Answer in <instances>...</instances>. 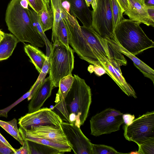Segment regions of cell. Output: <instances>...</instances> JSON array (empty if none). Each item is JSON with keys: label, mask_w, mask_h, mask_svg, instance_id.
<instances>
[{"label": "cell", "mask_w": 154, "mask_h": 154, "mask_svg": "<svg viewBox=\"0 0 154 154\" xmlns=\"http://www.w3.org/2000/svg\"><path fill=\"white\" fill-rule=\"evenodd\" d=\"M72 86L64 99L56 98L53 111L62 121L73 123L80 127L88 117L91 103L90 87L85 80L74 75Z\"/></svg>", "instance_id": "obj_1"}, {"label": "cell", "mask_w": 154, "mask_h": 154, "mask_svg": "<svg viewBox=\"0 0 154 154\" xmlns=\"http://www.w3.org/2000/svg\"><path fill=\"white\" fill-rule=\"evenodd\" d=\"M80 27L81 31L75 35L73 42L80 58L93 65L99 60L110 59L119 62L121 65H127V60L123 54L92 27Z\"/></svg>", "instance_id": "obj_2"}, {"label": "cell", "mask_w": 154, "mask_h": 154, "mask_svg": "<svg viewBox=\"0 0 154 154\" xmlns=\"http://www.w3.org/2000/svg\"><path fill=\"white\" fill-rule=\"evenodd\" d=\"M21 0H11L6 9L5 21L9 30L19 42H28L37 48L45 44L31 20L29 9L21 5Z\"/></svg>", "instance_id": "obj_3"}, {"label": "cell", "mask_w": 154, "mask_h": 154, "mask_svg": "<svg viewBox=\"0 0 154 154\" xmlns=\"http://www.w3.org/2000/svg\"><path fill=\"white\" fill-rule=\"evenodd\" d=\"M140 24L124 18L114 28L110 37L135 56L153 48L154 42L145 34L140 26Z\"/></svg>", "instance_id": "obj_4"}, {"label": "cell", "mask_w": 154, "mask_h": 154, "mask_svg": "<svg viewBox=\"0 0 154 154\" xmlns=\"http://www.w3.org/2000/svg\"><path fill=\"white\" fill-rule=\"evenodd\" d=\"M73 49L61 45L52 44L49 60V76L54 88L59 87L60 80L72 74L74 69V57Z\"/></svg>", "instance_id": "obj_5"}, {"label": "cell", "mask_w": 154, "mask_h": 154, "mask_svg": "<svg viewBox=\"0 0 154 154\" xmlns=\"http://www.w3.org/2000/svg\"><path fill=\"white\" fill-rule=\"evenodd\" d=\"M123 114L119 110L110 108L97 113L90 121L91 134L97 137L119 130L124 123Z\"/></svg>", "instance_id": "obj_6"}, {"label": "cell", "mask_w": 154, "mask_h": 154, "mask_svg": "<svg viewBox=\"0 0 154 154\" xmlns=\"http://www.w3.org/2000/svg\"><path fill=\"white\" fill-rule=\"evenodd\" d=\"M124 130L125 138L138 146L144 141L154 137V111L139 116L129 125H125Z\"/></svg>", "instance_id": "obj_7"}, {"label": "cell", "mask_w": 154, "mask_h": 154, "mask_svg": "<svg viewBox=\"0 0 154 154\" xmlns=\"http://www.w3.org/2000/svg\"><path fill=\"white\" fill-rule=\"evenodd\" d=\"M92 27L102 37L109 38L114 29L110 0H96L92 11Z\"/></svg>", "instance_id": "obj_8"}, {"label": "cell", "mask_w": 154, "mask_h": 154, "mask_svg": "<svg viewBox=\"0 0 154 154\" xmlns=\"http://www.w3.org/2000/svg\"><path fill=\"white\" fill-rule=\"evenodd\" d=\"M68 144L76 154H91L92 143L79 127L73 123L62 121L61 124Z\"/></svg>", "instance_id": "obj_9"}, {"label": "cell", "mask_w": 154, "mask_h": 154, "mask_svg": "<svg viewBox=\"0 0 154 154\" xmlns=\"http://www.w3.org/2000/svg\"><path fill=\"white\" fill-rule=\"evenodd\" d=\"M62 121L60 116L54 111L47 107L28 113L18 119L20 126L27 129L31 127L40 125H61Z\"/></svg>", "instance_id": "obj_10"}, {"label": "cell", "mask_w": 154, "mask_h": 154, "mask_svg": "<svg viewBox=\"0 0 154 154\" xmlns=\"http://www.w3.org/2000/svg\"><path fill=\"white\" fill-rule=\"evenodd\" d=\"M18 129L21 136H26L40 138L61 144L69 145L61 125L31 127L27 129L20 126Z\"/></svg>", "instance_id": "obj_11"}, {"label": "cell", "mask_w": 154, "mask_h": 154, "mask_svg": "<svg viewBox=\"0 0 154 154\" xmlns=\"http://www.w3.org/2000/svg\"><path fill=\"white\" fill-rule=\"evenodd\" d=\"M94 65H99L116 83L122 90L128 96L137 98L135 91L131 85L126 82L123 76L121 69V64L113 59L99 60Z\"/></svg>", "instance_id": "obj_12"}, {"label": "cell", "mask_w": 154, "mask_h": 154, "mask_svg": "<svg viewBox=\"0 0 154 154\" xmlns=\"http://www.w3.org/2000/svg\"><path fill=\"white\" fill-rule=\"evenodd\" d=\"M54 88L49 76L43 80L33 94L28 105V113L33 112L40 109L45 101L51 95Z\"/></svg>", "instance_id": "obj_13"}, {"label": "cell", "mask_w": 154, "mask_h": 154, "mask_svg": "<svg viewBox=\"0 0 154 154\" xmlns=\"http://www.w3.org/2000/svg\"><path fill=\"white\" fill-rule=\"evenodd\" d=\"M63 1L69 3L70 14L78 19L83 26L92 27V11L87 6L85 0H61Z\"/></svg>", "instance_id": "obj_14"}, {"label": "cell", "mask_w": 154, "mask_h": 154, "mask_svg": "<svg viewBox=\"0 0 154 154\" xmlns=\"http://www.w3.org/2000/svg\"><path fill=\"white\" fill-rule=\"evenodd\" d=\"M130 9L124 13L132 20L143 23L148 26H154L150 20L147 10L142 0H128Z\"/></svg>", "instance_id": "obj_15"}, {"label": "cell", "mask_w": 154, "mask_h": 154, "mask_svg": "<svg viewBox=\"0 0 154 154\" xmlns=\"http://www.w3.org/2000/svg\"><path fill=\"white\" fill-rule=\"evenodd\" d=\"M117 50L131 59L134 65L146 76L154 82V71L149 66L134 55L117 43L112 38H105Z\"/></svg>", "instance_id": "obj_16"}, {"label": "cell", "mask_w": 154, "mask_h": 154, "mask_svg": "<svg viewBox=\"0 0 154 154\" xmlns=\"http://www.w3.org/2000/svg\"><path fill=\"white\" fill-rule=\"evenodd\" d=\"M18 42L13 35L4 33L0 41V61L6 60L11 55Z\"/></svg>", "instance_id": "obj_17"}, {"label": "cell", "mask_w": 154, "mask_h": 154, "mask_svg": "<svg viewBox=\"0 0 154 154\" xmlns=\"http://www.w3.org/2000/svg\"><path fill=\"white\" fill-rule=\"evenodd\" d=\"M54 15V23L52 28L51 41L54 45H59L57 32L59 24L63 15L61 0H50Z\"/></svg>", "instance_id": "obj_18"}, {"label": "cell", "mask_w": 154, "mask_h": 154, "mask_svg": "<svg viewBox=\"0 0 154 154\" xmlns=\"http://www.w3.org/2000/svg\"><path fill=\"white\" fill-rule=\"evenodd\" d=\"M24 50L36 69L40 73L46 58V55L38 48L30 44L25 46Z\"/></svg>", "instance_id": "obj_19"}, {"label": "cell", "mask_w": 154, "mask_h": 154, "mask_svg": "<svg viewBox=\"0 0 154 154\" xmlns=\"http://www.w3.org/2000/svg\"><path fill=\"white\" fill-rule=\"evenodd\" d=\"M29 11L33 25L46 45V56L49 57L51 51L52 43L49 40L45 35L39 20L38 16L37 13L32 9H29Z\"/></svg>", "instance_id": "obj_20"}, {"label": "cell", "mask_w": 154, "mask_h": 154, "mask_svg": "<svg viewBox=\"0 0 154 154\" xmlns=\"http://www.w3.org/2000/svg\"><path fill=\"white\" fill-rule=\"evenodd\" d=\"M38 16L44 32L52 29L54 23V15L51 5L46 3L44 8Z\"/></svg>", "instance_id": "obj_21"}, {"label": "cell", "mask_w": 154, "mask_h": 154, "mask_svg": "<svg viewBox=\"0 0 154 154\" xmlns=\"http://www.w3.org/2000/svg\"><path fill=\"white\" fill-rule=\"evenodd\" d=\"M21 137L23 140L26 139L48 146L55 149L63 153L65 152H70L72 150L69 145L61 144L40 138L26 136H21Z\"/></svg>", "instance_id": "obj_22"}, {"label": "cell", "mask_w": 154, "mask_h": 154, "mask_svg": "<svg viewBox=\"0 0 154 154\" xmlns=\"http://www.w3.org/2000/svg\"><path fill=\"white\" fill-rule=\"evenodd\" d=\"M30 154H63L51 147L27 140Z\"/></svg>", "instance_id": "obj_23"}, {"label": "cell", "mask_w": 154, "mask_h": 154, "mask_svg": "<svg viewBox=\"0 0 154 154\" xmlns=\"http://www.w3.org/2000/svg\"><path fill=\"white\" fill-rule=\"evenodd\" d=\"M0 126L12 136L20 143L23 145V140L21 137L18 128L17 120L15 118L8 122L0 120Z\"/></svg>", "instance_id": "obj_24"}, {"label": "cell", "mask_w": 154, "mask_h": 154, "mask_svg": "<svg viewBox=\"0 0 154 154\" xmlns=\"http://www.w3.org/2000/svg\"><path fill=\"white\" fill-rule=\"evenodd\" d=\"M74 80V76L72 74L65 76L60 81L59 89L56 96L64 99L69 90Z\"/></svg>", "instance_id": "obj_25"}, {"label": "cell", "mask_w": 154, "mask_h": 154, "mask_svg": "<svg viewBox=\"0 0 154 154\" xmlns=\"http://www.w3.org/2000/svg\"><path fill=\"white\" fill-rule=\"evenodd\" d=\"M57 36L59 45H63L69 48L70 47L69 45L68 34L63 17L59 23Z\"/></svg>", "instance_id": "obj_26"}, {"label": "cell", "mask_w": 154, "mask_h": 154, "mask_svg": "<svg viewBox=\"0 0 154 154\" xmlns=\"http://www.w3.org/2000/svg\"><path fill=\"white\" fill-rule=\"evenodd\" d=\"M114 28L124 18V11L117 0H110Z\"/></svg>", "instance_id": "obj_27"}, {"label": "cell", "mask_w": 154, "mask_h": 154, "mask_svg": "<svg viewBox=\"0 0 154 154\" xmlns=\"http://www.w3.org/2000/svg\"><path fill=\"white\" fill-rule=\"evenodd\" d=\"M91 154H122L117 152L113 148L103 144L92 143Z\"/></svg>", "instance_id": "obj_28"}, {"label": "cell", "mask_w": 154, "mask_h": 154, "mask_svg": "<svg viewBox=\"0 0 154 154\" xmlns=\"http://www.w3.org/2000/svg\"><path fill=\"white\" fill-rule=\"evenodd\" d=\"M138 146V154H154V137L144 141Z\"/></svg>", "instance_id": "obj_29"}, {"label": "cell", "mask_w": 154, "mask_h": 154, "mask_svg": "<svg viewBox=\"0 0 154 154\" xmlns=\"http://www.w3.org/2000/svg\"><path fill=\"white\" fill-rule=\"evenodd\" d=\"M32 93V89L31 88L29 91L25 93L12 104L5 108L0 110V116L4 117L7 118L8 117V112L18 103L27 98Z\"/></svg>", "instance_id": "obj_30"}, {"label": "cell", "mask_w": 154, "mask_h": 154, "mask_svg": "<svg viewBox=\"0 0 154 154\" xmlns=\"http://www.w3.org/2000/svg\"><path fill=\"white\" fill-rule=\"evenodd\" d=\"M29 5L39 15L43 10L46 3L44 0H27Z\"/></svg>", "instance_id": "obj_31"}, {"label": "cell", "mask_w": 154, "mask_h": 154, "mask_svg": "<svg viewBox=\"0 0 154 154\" xmlns=\"http://www.w3.org/2000/svg\"><path fill=\"white\" fill-rule=\"evenodd\" d=\"M88 69L90 73H92L94 72L97 75L99 76L106 73L105 70L103 68L98 65H90L88 67Z\"/></svg>", "instance_id": "obj_32"}, {"label": "cell", "mask_w": 154, "mask_h": 154, "mask_svg": "<svg viewBox=\"0 0 154 154\" xmlns=\"http://www.w3.org/2000/svg\"><path fill=\"white\" fill-rule=\"evenodd\" d=\"M22 146L17 149H15L14 154H30L27 140L24 139Z\"/></svg>", "instance_id": "obj_33"}, {"label": "cell", "mask_w": 154, "mask_h": 154, "mask_svg": "<svg viewBox=\"0 0 154 154\" xmlns=\"http://www.w3.org/2000/svg\"><path fill=\"white\" fill-rule=\"evenodd\" d=\"M50 68V63L49 57L46 56V60L39 75L45 78L47 74L49 72Z\"/></svg>", "instance_id": "obj_34"}, {"label": "cell", "mask_w": 154, "mask_h": 154, "mask_svg": "<svg viewBox=\"0 0 154 154\" xmlns=\"http://www.w3.org/2000/svg\"><path fill=\"white\" fill-rule=\"evenodd\" d=\"M14 152L0 140V154H13Z\"/></svg>", "instance_id": "obj_35"}, {"label": "cell", "mask_w": 154, "mask_h": 154, "mask_svg": "<svg viewBox=\"0 0 154 154\" xmlns=\"http://www.w3.org/2000/svg\"><path fill=\"white\" fill-rule=\"evenodd\" d=\"M122 118L125 125H128L131 123L135 119V116L131 114H123Z\"/></svg>", "instance_id": "obj_36"}, {"label": "cell", "mask_w": 154, "mask_h": 154, "mask_svg": "<svg viewBox=\"0 0 154 154\" xmlns=\"http://www.w3.org/2000/svg\"><path fill=\"white\" fill-rule=\"evenodd\" d=\"M117 0L124 12L129 10L130 9V6L128 0Z\"/></svg>", "instance_id": "obj_37"}, {"label": "cell", "mask_w": 154, "mask_h": 154, "mask_svg": "<svg viewBox=\"0 0 154 154\" xmlns=\"http://www.w3.org/2000/svg\"><path fill=\"white\" fill-rule=\"evenodd\" d=\"M146 8L150 20L154 23V7H146Z\"/></svg>", "instance_id": "obj_38"}, {"label": "cell", "mask_w": 154, "mask_h": 154, "mask_svg": "<svg viewBox=\"0 0 154 154\" xmlns=\"http://www.w3.org/2000/svg\"><path fill=\"white\" fill-rule=\"evenodd\" d=\"M0 140L5 144L13 150L14 152H15V149H14L8 142L6 140L4 137L0 133Z\"/></svg>", "instance_id": "obj_39"}, {"label": "cell", "mask_w": 154, "mask_h": 154, "mask_svg": "<svg viewBox=\"0 0 154 154\" xmlns=\"http://www.w3.org/2000/svg\"><path fill=\"white\" fill-rule=\"evenodd\" d=\"M146 7H154V0H142Z\"/></svg>", "instance_id": "obj_40"}, {"label": "cell", "mask_w": 154, "mask_h": 154, "mask_svg": "<svg viewBox=\"0 0 154 154\" xmlns=\"http://www.w3.org/2000/svg\"><path fill=\"white\" fill-rule=\"evenodd\" d=\"M85 1L88 7L91 5L93 9H94L96 4V0H85Z\"/></svg>", "instance_id": "obj_41"}, {"label": "cell", "mask_w": 154, "mask_h": 154, "mask_svg": "<svg viewBox=\"0 0 154 154\" xmlns=\"http://www.w3.org/2000/svg\"><path fill=\"white\" fill-rule=\"evenodd\" d=\"M20 4L24 8H28L29 3L27 0H21Z\"/></svg>", "instance_id": "obj_42"}, {"label": "cell", "mask_w": 154, "mask_h": 154, "mask_svg": "<svg viewBox=\"0 0 154 154\" xmlns=\"http://www.w3.org/2000/svg\"><path fill=\"white\" fill-rule=\"evenodd\" d=\"M4 33L0 30V38H2L4 36Z\"/></svg>", "instance_id": "obj_43"}, {"label": "cell", "mask_w": 154, "mask_h": 154, "mask_svg": "<svg viewBox=\"0 0 154 154\" xmlns=\"http://www.w3.org/2000/svg\"><path fill=\"white\" fill-rule=\"evenodd\" d=\"M45 2L48 5H49L50 0H44Z\"/></svg>", "instance_id": "obj_44"}, {"label": "cell", "mask_w": 154, "mask_h": 154, "mask_svg": "<svg viewBox=\"0 0 154 154\" xmlns=\"http://www.w3.org/2000/svg\"><path fill=\"white\" fill-rule=\"evenodd\" d=\"M128 154H138L137 151L136 152H132L130 153H129Z\"/></svg>", "instance_id": "obj_45"}, {"label": "cell", "mask_w": 154, "mask_h": 154, "mask_svg": "<svg viewBox=\"0 0 154 154\" xmlns=\"http://www.w3.org/2000/svg\"><path fill=\"white\" fill-rule=\"evenodd\" d=\"M2 39V38H0V41H1V39Z\"/></svg>", "instance_id": "obj_46"}]
</instances>
